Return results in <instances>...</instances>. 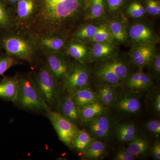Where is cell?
<instances>
[{
	"label": "cell",
	"mask_w": 160,
	"mask_h": 160,
	"mask_svg": "<svg viewBox=\"0 0 160 160\" xmlns=\"http://www.w3.org/2000/svg\"><path fill=\"white\" fill-rule=\"evenodd\" d=\"M37 18L31 30L35 32L62 30L71 32L84 22L86 0H38Z\"/></svg>",
	"instance_id": "obj_1"
},
{
	"label": "cell",
	"mask_w": 160,
	"mask_h": 160,
	"mask_svg": "<svg viewBox=\"0 0 160 160\" xmlns=\"http://www.w3.org/2000/svg\"><path fill=\"white\" fill-rule=\"evenodd\" d=\"M0 46L5 52L29 64L37 62L42 55L37 43L35 32L31 29L17 26L2 31Z\"/></svg>",
	"instance_id": "obj_2"
},
{
	"label": "cell",
	"mask_w": 160,
	"mask_h": 160,
	"mask_svg": "<svg viewBox=\"0 0 160 160\" xmlns=\"http://www.w3.org/2000/svg\"><path fill=\"white\" fill-rule=\"evenodd\" d=\"M19 88L14 103L22 109L46 112L50 108L40 93L33 77L30 74L19 77Z\"/></svg>",
	"instance_id": "obj_3"
},
{
	"label": "cell",
	"mask_w": 160,
	"mask_h": 160,
	"mask_svg": "<svg viewBox=\"0 0 160 160\" xmlns=\"http://www.w3.org/2000/svg\"><path fill=\"white\" fill-rule=\"evenodd\" d=\"M36 84L51 109L57 108L61 97V84L49 71L46 63L41 64L34 77Z\"/></svg>",
	"instance_id": "obj_4"
},
{
	"label": "cell",
	"mask_w": 160,
	"mask_h": 160,
	"mask_svg": "<svg viewBox=\"0 0 160 160\" xmlns=\"http://www.w3.org/2000/svg\"><path fill=\"white\" fill-rule=\"evenodd\" d=\"M127 32L130 46L142 43H159V37L154 31L153 25L146 18L128 22Z\"/></svg>",
	"instance_id": "obj_5"
},
{
	"label": "cell",
	"mask_w": 160,
	"mask_h": 160,
	"mask_svg": "<svg viewBox=\"0 0 160 160\" xmlns=\"http://www.w3.org/2000/svg\"><path fill=\"white\" fill-rule=\"evenodd\" d=\"M46 113L59 139L69 148H72L73 140L80 130L77 124L51 108Z\"/></svg>",
	"instance_id": "obj_6"
},
{
	"label": "cell",
	"mask_w": 160,
	"mask_h": 160,
	"mask_svg": "<svg viewBox=\"0 0 160 160\" xmlns=\"http://www.w3.org/2000/svg\"><path fill=\"white\" fill-rule=\"evenodd\" d=\"M88 65L73 60L69 72L62 83L64 90L69 93L89 86L91 70Z\"/></svg>",
	"instance_id": "obj_7"
},
{
	"label": "cell",
	"mask_w": 160,
	"mask_h": 160,
	"mask_svg": "<svg viewBox=\"0 0 160 160\" xmlns=\"http://www.w3.org/2000/svg\"><path fill=\"white\" fill-rule=\"evenodd\" d=\"M70 34V32L62 30L35 32L37 43L42 55L44 53L63 52Z\"/></svg>",
	"instance_id": "obj_8"
},
{
	"label": "cell",
	"mask_w": 160,
	"mask_h": 160,
	"mask_svg": "<svg viewBox=\"0 0 160 160\" xmlns=\"http://www.w3.org/2000/svg\"><path fill=\"white\" fill-rule=\"evenodd\" d=\"M141 98L140 92L126 89L118 92L116 100L111 107L121 115H134L139 113L142 109Z\"/></svg>",
	"instance_id": "obj_9"
},
{
	"label": "cell",
	"mask_w": 160,
	"mask_h": 160,
	"mask_svg": "<svg viewBox=\"0 0 160 160\" xmlns=\"http://www.w3.org/2000/svg\"><path fill=\"white\" fill-rule=\"evenodd\" d=\"M13 11L16 26L31 29L38 13V0H19Z\"/></svg>",
	"instance_id": "obj_10"
},
{
	"label": "cell",
	"mask_w": 160,
	"mask_h": 160,
	"mask_svg": "<svg viewBox=\"0 0 160 160\" xmlns=\"http://www.w3.org/2000/svg\"><path fill=\"white\" fill-rule=\"evenodd\" d=\"M45 62L49 71L62 85L71 68L73 60L63 52L44 53Z\"/></svg>",
	"instance_id": "obj_11"
},
{
	"label": "cell",
	"mask_w": 160,
	"mask_h": 160,
	"mask_svg": "<svg viewBox=\"0 0 160 160\" xmlns=\"http://www.w3.org/2000/svg\"><path fill=\"white\" fill-rule=\"evenodd\" d=\"M84 123L85 129L95 139L108 141L113 133V120L109 115L105 113Z\"/></svg>",
	"instance_id": "obj_12"
},
{
	"label": "cell",
	"mask_w": 160,
	"mask_h": 160,
	"mask_svg": "<svg viewBox=\"0 0 160 160\" xmlns=\"http://www.w3.org/2000/svg\"><path fill=\"white\" fill-rule=\"evenodd\" d=\"M96 62L113 72L123 82L134 71L135 67L130 62L128 56L126 57L119 53L107 59Z\"/></svg>",
	"instance_id": "obj_13"
},
{
	"label": "cell",
	"mask_w": 160,
	"mask_h": 160,
	"mask_svg": "<svg viewBox=\"0 0 160 160\" xmlns=\"http://www.w3.org/2000/svg\"><path fill=\"white\" fill-rule=\"evenodd\" d=\"M158 43H142L130 46L128 56L130 62L138 69H144L148 65L156 51Z\"/></svg>",
	"instance_id": "obj_14"
},
{
	"label": "cell",
	"mask_w": 160,
	"mask_h": 160,
	"mask_svg": "<svg viewBox=\"0 0 160 160\" xmlns=\"http://www.w3.org/2000/svg\"><path fill=\"white\" fill-rule=\"evenodd\" d=\"M90 43L69 37L63 52L72 59L88 65L90 60Z\"/></svg>",
	"instance_id": "obj_15"
},
{
	"label": "cell",
	"mask_w": 160,
	"mask_h": 160,
	"mask_svg": "<svg viewBox=\"0 0 160 160\" xmlns=\"http://www.w3.org/2000/svg\"><path fill=\"white\" fill-rule=\"evenodd\" d=\"M143 69H138L132 72L123 82L122 86L127 90L138 92L151 88L154 79L151 74L145 72Z\"/></svg>",
	"instance_id": "obj_16"
},
{
	"label": "cell",
	"mask_w": 160,
	"mask_h": 160,
	"mask_svg": "<svg viewBox=\"0 0 160 160\" xmlns=\"http://www.w3.org/2000/svg\"><path fill=\"white\" fill-rule=\"evenodd\" d=\"M110 19L105 7V0H88L84 22L100 25L107 23Z\"/></svg>",
	"instance_id": "obj_17"
},
{
	"label": "cell",
	"mask_w": 160,
	"mask_h": 160,
	"mask_svg": "<svg viewBox=\"0 0 160 160\" xmlns=\"http://www.w3.org/2000/svg\"><path fill=\"white\" fill-rule=\"evenodd\" d=\"M91 63L107 59L119 53V45L114 42L90 43Z\"/></svg>",
	"instance_id": "obj_18"
},
{
	"label": "cell",
	"mask_w": 160,
	"mask_h": 160,
	"mask_svg": "<svg viewBox=\"0 0 160 160\" xmlns=\"http://www.w3.org/2000/svg\"><path fill=\"white\" fill-rule=\"evenodd\" d=\"M107 25L115 42L118 45H129L127 25L128 21L122 13L117 17L110 18Z\"/></svg>",
	"instance_id": "obj_19"
},
{
	"label": "cell",
	"mask_w": 160,
	"mask_h": 160,
	"mask_svg": "<svg viewBox=\"0 0 160 160\" xmlns=\"http://www.w3.org/2000/svg\"><path fill=\"white\" fill-rule=\"evenodd\" d=\"M58 109L60 114L75 124L81 122L80 111L72 99L71 93H66L61 96Z\"/></svg>",
	"instance_id": "obj_20"
},
{
	"label": "cell",
	"mask_w": 160,
	"mask_h": 160,
	"mask_svg": "<svg viewBox=\"0 0 160 160\" xmlns=\"http://www.w3.org/2000/svg\"><path fill=\"white\" fill-rule=\"evenodd\" d=\"M18 76L6 77L0 82V99L14 102L18 90Z\"/></svg>",
	"instance_id": "obj_21"
},
{
	"label": "cell",
	"mask_w": 160,
	"mask_h": 160,
	"mask_svg": "<svg viewBox=\"0 0 160 160\" xmlns=\"http://www.w3.org/2000/svg\"><path fill=\"white\" fill-rule=\"evenodd\" d=\"M91 73L98 84H106L117 87L122 86V81L114 73L98 63L95 62Z\"/></svg>",
	"instance_id": "obj_22"
},
{
	"label": "cell",
	"mask_w": 160,
	"mask_h": 160,
	"mask_svg": "<svg viewBox=\"0 0 160 160\" xmlns=\"http://www.w3.org/2000/svg\"><path fill=\"white\" fill-rule=\"evenodd\" d=\"M71 94L72 99L79 111L83 107L99 101L95 92L89 86L78 89Z\"/></svg>",
	"instance_id": "obj_23"
},
{
	"label": "cell",
	"mask_w": 160,
	"mask_h": 160,
	"mask_svg": "<svg viewBox=\"0 0 160 160\" xmlns=\"http://www.w3.org/2000/svg\"><path fill=\"white\" fill-rule=\"evenodd\" d=\"M117 88L106 84H97L96 86V94L103 106L111 107L113 105L118 92Z\"/></svg>",
	"instance_id": "obj_24"
},
{
	"label": "cell",
	"mask_w": 160,
	"mask_h": 160,
	"mask_svg": "<svg viewBox=\"0 0 160 160\" xmlns=\"http://www.w3.org/2000/svg\"><path fill=\"white\" fill-rule=\"evenodd\" d=\"M116 138L120 143H129L137 135V129L133 122H128L119 124L114 131Z\"/></svg>",
	"instance_id": "obj_25"
},
{
	"label": "cell",
	"mask_w": 160,
	"mask_h": 160,
	"mask_svg": "<svg viewBox=\"0 0 160 160\" xmlns=\"http://www.w3.org/2000/svg\"><path fill=\"white\" fill-rule=\"evenodd\" d=\"M150 147L151 142L147 138L137 135L129 142L126 148L137 158L146 155L149 151Z\"/></svg>",
	"instance_id": "obj_26"
},
{
	"label": "cell",
	"mask_w": 160,
	"mask_h": 160,
	"mask_svg": "<svg viewBox=\"0 0 160 160\" xmlns=\"http://www.w3.org/2000/svg\"><path fill=\"white\" fill-rule=\"evenodd\" d=\"M99 25L89 22H84L70 32V36L87 42L95 34Z\"/></svg>",
	"instance_id": "obj_27"
},
{
	"label": "cell",
	"mask_w": 160,
	"mask_h": 160,
	"mask_svg": "<svg viewBox=\"0 0 160 160\" xmlns=\"http://www.w3.org/2000/svg\"><path fill=\"white\" fill-rule=\"evenodd\" d=\"M107 150L106 143L101 140L95 139L82 152V155L86 159L98 160L106 155Z\"/></svg>",
	"instance_id": "obj_28"
},
{
	"label": "cell",
	"mask_w": 160,
	"mask_h": 160,
	"mask_svg": "<svg viewBox=\"0 0 160 160\" xmlns=\"http://www.w3.org/2000/svg\"><path fill=\"white\" fill-rule=\"evenodd\" d=\"M104 106L99 101L88 105L80 110L81 122H86L105 113Z\"/></svg>",
	"instance_id": "obj_29"
},
{
	"label": "cell",
	"mask_w": 160,
	"mask_h": 160,
	"mask_svg": "<svg viewBox=\"0 0 160 160\" xmlns=\"http://www.w3.org/2000/svg\"><path fill=\"white\" fill-rule=\"evenodd\" d=\"M122 13L127 20L131 21L145 18L148 15L144 5L137 1H133L129 3Z\"/></svg>",
	"instance_id": "obj_30"
},
{
	"label": "cell",
	"mask_w": 160,
	"mask_h": 160,
	"mask_svg": "<svg viewBox=\"0 0 160 160\" xmlns=\"http://www.w3.org/2000/svg\"><path fill=\"white\" fill-rule=\"evenodd\" d=\"M16 26L13 9H9L0 0V30H8Z\"/></svg>",
	"instance_id": "obj_31"
},
{
	"label": "cell",
	"mask_w": 160,
	"mask_h": 160,
	"mask_svg": "<svg viewBox=\"0 0 160 160\" xmlns=\"http://www.w3.org/2000/svg\"><path fill=\"white\" fill-rule=\"evenodd\" d=\"M95 140L86 129L80 130L72 143V148L82 152Z\"/></svg>",
	"instance_id": "obj_32"
},
{
	"label": "cell",
	"mask_w": 160,
	"mask_h": 160,
	"mask_svg": "<svg viewBox=\"0 0 160 160\" xmlns=\"http://www.w3.org/2000/svg\"><path fill=\"white\" fill-rule=\"evenodd\" d=\"M114 42L107 23L100 24L95 34L88 41L89 43Z\"/></svg>",
	"instance_id": "obj_33"
},
{
	"label": "cell",
	"mask_w": 160,
	"mask_h": 160,
	"mask_svg": "<svg viewBox=\"0 0 160 160\" xmlns=\"http://www.w3.org/2000/svg\"><path fill=\"white\" fill-rule=\"evenodd\" d=\"M126 0H105L106 12L110 18L122 14Z\"/></svg>",
	"instance_id": "obj_34"
},
{
	"label": "cell",
	"mask_w": 160,
	"mask_h": 160,
	"mask_svg": "<svg viewBox=\"0 0 160 160\" xmlns=\"http://www.w3.org/2000/svg\"><path fill=\"white\" fill-rule=\"evenodd\" d=\"M146 67L149 68V73L153 79L160 80V52L158 48Z\"/></svg>",
	"instance_id": "obj_35"
},
{
	"label": "cell",
	"mask_w": 160,
	"mask_h": 160,
	"mask_svg": "<svg viewBox=\"0 0 160 160\" xmlns=\"http://www.w3.org/2000/svg\"><path fill=\"white\" fill-rule=\"evenodd\" d=\"M20 63L18 59L6 52L0 56V76L3 75L8 69Z\"/></svg>",
	"instance_id": "obj_36"
},
{
	"label": "cell",
	"mask_w": 160,
	"mask_h": 160,
	"mask_svg": "<svg viewBox=\"0 0 160 160\" xmlns=\"http://www.w3.org/2000/svg\"><path fill=\"white\" fill-rule=\"evenodd\" d=\"M145 131L152 138L158 139L160 136V120L153 119L147 121L143 125Z\"/></svg>",
	"instance_id": "obj_37"
},
{
	"label": "cell",
	"mask_w": 160,
	"mask_h": 160,
	"mask_svg": "<svg viewBox=\"0 0 160 160\" xmlns=\"http://www.w3.org/2000/svg\"><path fill=\"white\" fill-rule=\"evenodd\" d=\"M147 15L158 17L160 15V3L158 0H146L144 5Z\"/></svg>",
	"instance_id": "obj_38"
},
{
	"label": "cell",
	"mask_w": 160,
	"mask_h": 160,
	"mask_svg": "<svg viewBox=\"0 0 160 160\" xmlns=\"http://www.w3.org/2000/svg\"><path fill=\"white\" fill-rule=\"evenodd\" d=\"M136 158L132 154L127 148H121L116 152L113 159L115 160H134Z\"/></svg>",
	"instance_id": "obj_39"
},
{
	"label": "cell",
	"mask_w": 160,
	"mask_h": 160,
	"mask_svg": "<svg viewBox=\"0 0 160 160\" xmlns=\"http://www.w3.org/2000/svg\"><path fill=\"white\" fill-rule=\"evenodd\" d=\"M149 151L152 158L155 160H160V142L158 139L155 141L153 146H151Z\"/></svg>",
	"instance_id": "obj_40"
},
{
	"label": "cell",
	"mask_w": 160,
	"mask_h": 160,
	"mask_svg": "<svg viewBox=\"0 0 160 160\" xmlns=\"http://www.w3.org/2000/svg\"><path fill=\"white\" fill-rule=\"evenodd\" d=\"M151 100L152 108L157 114L160 113V93L159 91H157L152 97Z\"/></svg>",
	"instance_id": "obj_41"
},
{
	"label": "cell",
	"mask_w": 160,
	"mask_h": 160,
	"mask_svg": "<svg viewBox=\"0 0 160 160\" xmlns=\"http://www.w3.org/2000/svg\"><path fill=\"white\" fill-rule=\"evenodd\" d=\"M4 1L6 2V3L13 6V10H14L16 5L18 2L19 0H4Z\"/></svg>",
	"instance_id": "obj_42"
},
{
	"label": "cell",
	"mask_w": 160,
	"mask_h": 160,
	"mask_svg": "<svg viewBox=\"0 0 160 160\" xmlns=\"http://www.w3.org/2000/svg\"><path fill=\"white\" fill-rule=\"evenodd\" d=\"M1 49H2V48H1V46H0V54H1Z\"/></svg>",
	"instance_id": "obj_43"
},
{
	"label": "cell",
	"mask_w": 160,
	"mask_h": 160,
	"mask_svg": "<svg viewBox=\"0 0 160 160\" xmlns=\"http://www.w3.org/2000/svg\"><path fill=\"white\" fill-rule=\"evenodd\" d=\"M88 0H86V3H87V2H88Z\"/></svg>",
	"instance_id": "obj_44"
}]
</instances>
